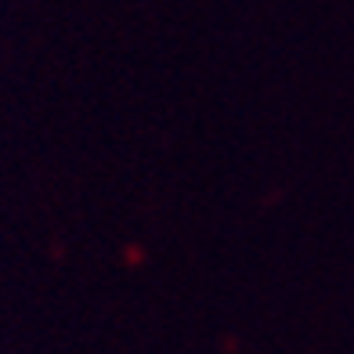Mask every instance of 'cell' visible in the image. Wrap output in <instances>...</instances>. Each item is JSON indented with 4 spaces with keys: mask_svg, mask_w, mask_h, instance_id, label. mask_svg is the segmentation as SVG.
I'll return each instance as SVG.
<instances>
[]
</instances>
